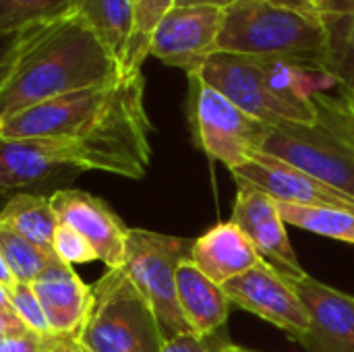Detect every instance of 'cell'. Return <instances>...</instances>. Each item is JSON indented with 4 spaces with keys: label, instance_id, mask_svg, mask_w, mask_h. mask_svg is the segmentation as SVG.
<instances>
[{
    "label": "cell",
    "instance_id": "cell-32",
    "mask_svg": "<svg viewBox=\"0 0 354 352\" xmlns=\"http://www.w3.org/2000/svg\"><path fill=\"white\" fill-rule=\"evenodd\" d=\"M29 330L23 326V322L8 311H0V340L2 338H10V336H23Z\"/></svg>",
    "mask_w": 354,
    "mask_h": 352
},
{
    "label": "cell",
    "instance_id": "cell-25",
    "mask_svg": "<svg viewBox=\"0 0 354 352\" xmlns=\"http://www.w3.org/2000/svg\"><path fill=\"white\" fill-rule=\"evenodd\" d=\"M68 2L71 0H0V33L56 19L68 10Z\"/></svg>",
    "mask_w": 354,
    "mask_h": 352
},
{
    "label": "cell",
    "instance_id": "cell-19",
    "mask_svg": "<svg viewBox=\"0 0 354 352\" xmlns=\"http://www.w3.org/2000/svg\"><path fill=\"white\" fill-rule=\"evenodd\" d=\"M68 10L81 15L93 29L97 39L127 75L131 37L135 29V2L133 0H71Z\"/></svg>",
    "mask_w": 354,
    "mask_h": 352
},
{
    "label": "cell",
    "instance_id": "cell-36",
    "mask_svg": "<svg viewBox=\"0 0 354 352\" xmlns=\"http://www.w3.org/2000/svg\"><path fill=\"white\" fill-rule=\"evenodd\" d=\"M52 352H79V346L75 344V342H68V340H56V344H54V349Z\"/></svg>",
    "mask_w": 354,
    "mask_h": 352
},
{
    "label": "cell",
    "instance_id": "cell-4",
    "mask_svg": "<svg viewBox=\"0 0 354 352\" xmlns=\"http://www.w3.org/2000/svg\"><path fill=\"white\" fill-rule=\"evenodd\" d=\"M315 120L270 127L261 151L354 197V116L344 98L315 91Z\"/></svg>",
    "mask_w": 354,
    "mask_h": 352
},
{
    "label": "cell",
    "instance_id": "cell-26",
    "mask_svg": "<svg viewBox=\"0 0 354 352\" xmlns=\"http://www.w3.org/2000/svg\"><path fill=\"white\" fill-rule=\"evenodd\" d=\"M10 305H12V311L15 315L23 322V326L37 334V336H52L50 334V328H48V322H46V313L41 309V303L39 299L35 297L31 284L27 282H17L10 290ZM54 338V336H52Z\"/></svg>",
    "mask_w": 354,
    "mask_h": 352
},
{
    "label": "cell",
    "instance_id": "cell-7",
    "mask_svg": "<svg viewBox=\"0 0 354 352\" xmlns=\"http://www.w3.org/2000/svg\"><path fill=\"white\" fill-rule=\"evenodd\" d=\"M189 77L187 118L195 145L228 170L261 151L270 127L255 120L197 75Z\"/></svg>",
    "mask_w": 354,
    "mask_h": 352
},
{
    "label": "cell",
    "instance_id": "cell-3",
    "mask_svg": "<svg viewBox=\"0 0 354 352\" xmlns=\"http://www.w3.org/2000/svg\"><path fill=\"white\" fill-rule=\"evenodd\" d=\"M330 35L324 19L274 0H236L224 6L218 52L295 62L324 73Z\"/></svg>",
    "mask_w": 354,
    "mask_h": 352
},
{
    "label": "cell",
    "instance_id": "cell-29",
    "mask_svg": "<svg viewBox=\"0 0 354 352\" xmlns=\"http://www.w3.org/2000/svg\"><path fill=\"white\" fill-rule=\"evenodd\" d=\"M27 29H17V31H6L0 33V91L12 71V64L17 60V54L23 46V39L27 35Z\"/></svg>",
    "mask_w": 354,
    "mask_h": 352
},
{
    "label": "cell",
    "instance_id": "cell-37",
    "mask_svg": "<svg viewBox=\"0 0 354 352\" xmlns=\"http://www.w3.org/2000/svg\"><path fill=\"white\" fill-rule=\"evenodd\" d=\"M342 98H344V102H346L348 110L353 112V116H354V87H351V89H342Z\"/></svg>",
    "mask_w": 354,
    "mask_h": 352
},
{
    "label": "cell",
    "instance_id": "cell-15",
    "mask_svg": "<svg viewBox=\"0 0 354 352\" xmlns=\"http://www.w3.org/2000/svg\"><path fill=\"white\" fill-rule=\"evenodd\" d=\"M309 313V330L299 340L307 352H354V297L309 274L290 282Z\"/></svg>",
    "mask_w": 354,
    "mask_h": 352
},
{
    "label": "cell",
    "instance_id": "cell-23",
    "mask_svg": "<svg viewBox=\"0 0 354 352\" xmlns=\"http://www.w3.org/2000/svg\"><path fill=\"white\" fill-rule=\"evenodd\" d=\"M324 23L330 35L324 73L340 83L342 89H351L354 87V12L348 17L324 19Z\"/></svg>",
    "mask_w": 354,
    "mask_h": 352
},
{
    "label": "cell",
    "instance_id": "cell-11",
    "mask_svg": "<svg viewBox=\"0 0 354 352\" xmlns=\"http://www.w3.org/2000/svg\"><path fill=\"white\" fill-rule=\"evenodd\" d=\"M230 172L239 187L261 191L278 203L328 207L354 214V197L270 154L257 151L249 162L232 168Z\"/></svg>",
    "mask_w": 354,
    "mask_h": 352
},
{
    "label": "cell",
    "instance_id": "cell-21",
    "mask_svg": "<svg viewBox=\"0 0 354 352\" xmlns=\"http://www.w3.org/2000/svg\"><path fill=\"white\" fill-rule=\"evenodd\" d=\"M278 212L286 224H292L297 228H303L326 239L354 245V214L351 212L328 207H301L288 203H278Z\"/></svg>",
    "mask_w": 354,
    "mask_h": 352
},
{
    "label": "cell",
    "instance_id": "cell-28",
    "mask_svg": "<svg viewBox=\"0 0 354 352\" xmlns=\"http://www.w3.org/2000/svg\"><path fill=\"white\" fill-rule=\"evenodd\" d=\"M274 2L299 10H307L319 19L348 17L354 12V0H274Z\"/></svg>",
    "mask_w": 354,
    "mask_h": 352
},
{
    "label": "cell",
    "instance_id": "cell-35",
    "mask_svg": "<svg viewBox=\"0 0 354 352\" xmlns=\"http://www.w3.org/2000/svg\"><path fill=\"white\" fill-rule=\"evenodd\" d=\"M0 311L15 313V311H12V305H10V295H8V288H4L2 284H0Z\"/></svg>",
    "mask_w": 354,
    "mask_h": 352
},
{
    "label": "cell",
    "instance_id": "cell-41",
    "mask_svg": "<svg viewBox=\"0 0 354 352\" xmlns=\"http://www.w3.org/2000/svg\"><path fill=\"white\" fill-rule=\"evenodd\" d=\"M133 2H137V0H133Z\"/></svg>",
    "mask_w": 354,
    "mask_h": 352
},
{
    "label": "cell",
    "instance_id": "cell-31",
    "mask_svg": "<svg viewBox=\"0 0 354 352\" xmlns=\"http://www.w3.org/2000/svg\"><path fill=\"white\" fill-rule=\"evenodd\" d=\"M160 352H216V344L209 338H197L195 334H183L164 342Z\"/></svg>",
    "mask_w": 354,
    "mask_h": 352
},
{
    "label": "cell",
    "instance_id": "cell-8",
    "mask_svg": "<svg viewBox=\"0 0 354 352\" xmlns=\"http://www.w3.org/2000/svg\"><path fill=\"white\" fill-rule=\"evenodd\" d=\"M191 75L203 79L243 112L268 127H276L282 122L309 124L317 116L315 110L301 108L282 98L270 85L261 60L253 56L216 52L201 64V68Z\"/></svg>",
    "mask_w": 354,
    "mask_h": 352
},
{
    "label": "cell",
    "instance_id": "cell-12",
    "mask_svg": "<svg viewBox=\"0 0 354 352\" xmlns=\"http://www.w3.org/2000/svg\"><path fill=\"white\" fill-rule=\"evenodd\" d=\"M222 290L230 305L284 330L292 340H301L309 330V313L295 286L266 261L222 284Z\"/></svg>",
    "mask_w": 354,
    "mask_h": 352
},
{
    "label": "cell",
    "instance_id": "cell-9",
    "mask_svg": "<svg viewBox=\"0 0 354 352\" xmlns=\"http://www.w3.org/2000/svg\"><path fill=\"white\" fill-rule=\"evenodd\" d=\"M66 170H95V162L66 139L0 135V195L29 193Z\"/></svg>",
    "mask_w": 354,
    "mask_h": 352
},
{
    "label": "cell",
    "instance_id": "cell-22",
    "mask_svg": "<svg viewBox=\"0 0 354 352\" xmlns=\"http://www.w3.org/2000/svg\"><path fill=\"white\" fill-rule=\"evenodd\" d=\"M0 253L15 280L27 284H31L56 259V253H48L35 247L33 243H29L27 239H23L21 234H17L15 230L2 224H0Z\"/></svg>",
    "mask_w": 354,
    "mask_h": 352
},
{
    "label": "cell",
    "instance_id": "cell-24",
    "mask_svg": "<svg viewBox=\"0 0 354 352\" xmlns=\"http://www.w3.org/2000/svg\"><path fill=\"white\" fill-rule=\"evenodd\" d=\"M174 6V0H137L135 2V29L131 37L127 75H139L145 58L149 56V41L153 29L162 21V17Z\"/></svg>",
    "mask_w": 354,
    "mask_h": 352
},
{
    "label": "cell",
    "instance_id": "cell-42",
    "mask_svg": "<svg viewBox=\"0 0 354 352\" xmlns=\"http://www.w3.org/2000/svg\"><path fill=\"white\" fill-rule=\"evenodd\" d=\"M79 352H81V351H79Z\"/></svg>",
    "mask_w": 354,
    "mask_h": 352
},
{
    "label": "cell",
    "instance_id": "cell-38",
    "mask_svg": "<svg viewBox=\"0 0 354 352\" xmlns=\"http://www.w3.org/2000/svg\"><path fill=\"white\" fill-rule=\"evenodd\" d=\"M224 349H226V352H259L247 349V346H241V344H230V342H224Z\"/></svg>",
    "mask_w": 354,
    "mask_h": 352
},
{
    "label": "cell",
    "instance_id": "cell-14",
    "mask_svg": "<svg viewBox=\"0 0 354 352\" xmlns=\"http://www.w3.org/2000/svg\"><path fill=\"white\" fill-rule=\"evenodd\" d=\"M58 224L83 234L108 270L124 266L129 228L100 197L81 189H58L50 195Z\"/></svg>",
    "mask_w": 354,
    "mask_h": 352
},
{
    "label": "cell",
    "instance_id": "cell-5",
    "mask_svg": "<svg viewBox=\"0 0 354 352\" xmlns=\"http://www.w3.org/2000/svg\"><path fill=\"white\" fill-rule=\"evenodd\" d=\"M164 336L153 309L124 268L106 270L91 286V307L77 338L81 352H160Z\"/></svg>",
    "mask_w": 354,
    "mask_h": 352
},
{
    "label": "cell",
    "instance_id": "cell-18",
    "mask_svg": "<svg viewBox=\"0 0 354 352\" xmlns=\"http://www.w3.org/2000/svg\"><path fill=\"white\" fill-rule=\"evenodd\" d=\"M176 295L183 317L197 338H212L226 326L230 301L222 286L203 276L191 259H185L176 272Z\"/></svg>",
    "mask_w": 354,
    "mask_h": 352
},
{
    "label": "cell",
    "instance_id": "cell-2",
    "mask_svg": "<svg viewBox=\"0 0 354 352\" xmlns=\"http://www.w3.org/2000/svg\"><path fill=\"white\" fill-rule=\"evenodd\" d=\"M124 79L120 66L87 21L64 15L29 25L12 71L0 91V118L41 102Z\"/></svg>",
    "mask_w": 354,
    "mask_h": 352
},
{
    "label": "cell",
    "instance_id": "cell-17",
    "mask_svg": "<svg viewBox=\"0 0 354 352\" xmlns=\"http://www.w3.org/2000/svg\"><path fill=\"white\" fill-rule=\"evenodd\" d=\"M191 261L203 276L222 286L259 266L261 257L249 237L239 228V224L230 220L216 224L199 239H195Z\"/></svg>",
    "mask_w": 354,
    "mask_h": 352
},
{
    "label": "cell",
    "instance_id": "cell-40",
    "mask_svg": "<svg viewBox=\"0 0 354 352\" xmlns=\"http://www.w3.org/2000/svg\"><path fill=\"white\" fill-rule=\"evenodd\" d=\"M232 2H236V0H224V6H228V4H232Z\"/></svg>",
    "mask_w": 354,
    "mask_h": 352
},
{
    "label": "cell",
    "instance_id": "cell-34",
    "mask_svg": "<svg viewBox=\"0 0 354 352\" xmlns=\"http://www.w3.org/2000/svg\"><path fill=\"white\" fill-rule=\"evenodd\" d=\"M197 4H214L224 8V0H174V6H197Z\"/></svg>",
    "mask_w": 354,
    "mask_h": 352
},
{
    "label": "cell",
    "instance_id": "cell-33",
    "mask_svg": "<svg viewBox=\"0 0 354 352\" xmlns=\"http://www.w3.org/2000/svg\"><path fill=\"white\" fill-rule=\"evenodd\" d=\"M0 284H2L4 288H8V290L17 284V280H15V276L10 274V270H8V266H6L2 253H0Z\"/></svg>",
    "mask_w": 354,
    "mask_h": 352
},
{
    "label": "cell",
    "instance_id": "cell-39",
    "mask_svg": "<svg viewBox=\"0 0 354 352\" xmlns=\"http://www.w3.org/2000/svg\"><path fill=\"white\" fill-rule=\"evenodd\" d=\"M216 352H226V349H224V342H222V344H216Z\"/></svg>",
    "mask_w": 354,
    "mask_h": 352
},
{
    "label": "cell",
    "instance_id": "cell-20",
    "mask_svg": "<svg viewBox=\"0 0 354 352\" xmlns=\"http://www.w3.org/2000/svg\"><path fill=\"white\" fill-rule=\"evenodd\" d=\"M0 224L15 230L35 247L54 253L58 218L50 205V197L35 193L12 195L0 212Z\"/></svg>",
    "mask_w": 354,
    "mask_h": 352
},
{
    "label": "cell",
    "instance_id": "cell-10",
    "mask_svg": "<svg viewBox=\"0 0 354 352\" xmlns=\"http://www.w3.org/2000/svg\"><path fill=\"white\" fill-rule=\"evenodd\" d=\"M222 21V6H172L153 29L149 56L191 75L218 52Z\"/></svg>",
    "mask_w": 354,
    "mask_h": 352
},
{
    "label": "cell",
    "instance_id": "cell-6",
    "mask_svg": "<svg viewBox=\"0 0 354 352\" xmlns=\"http://www.w3.org/2000/svg\"><path fill=\"white\" fill-rule=\"evenodd\" d=\"M193 243L174 234L129 228L122 268L153 309L164 340L193 334L176 295V272L185 259H191Z\"/></svg>",
    "mask_w": 354,
    "mask_h": 352
},
{
    "label": "cell",
    "instance_id": "cell-16",
    "mask_svg": "<svg viewBox=\"0 0 354 352\" xmlns=\"http://www.w3.org/2000/svg\"><path fill=\"white\" fill-rule=\"evenodd\" d=\"M31 288L41 303L50 334L60 340L77 342L91 307V286H87L68 263L56 257L31 282Z\"/></svg>",
    "mask_w": 354,
    "mask_h": 352
},
{
    "label": "cell",
    "instance_id": "cell-13",
    "mask_svg": "<svg viewBox=\"0 0 354 352\" xmlns=\"http://www.w3.org/2000/svg\"><path fill=\"white\" fill-rule=\"evenodd\" d=\"M232 222L249 237L261 261L276 270L284 280L297 282L307 276L286 232V222L278 212V203L261 191L239 187Z\"/></svg>",
    "mask_w": 354,
    "mask_h": 352
},
{
    "label": "cell",
    "instance_id": "cell-27",
    "mask_svg": "<svg viewBox=\"0 0 354 352\" xmlns=\"http://www.w3.org/2000/svg\"><path fill=\"white\" fill-rule=\"evenodd\" d=\"M54 253L62 263L75 266V263H89L95 261L97 255L91 247V243L79 234L75 228L66 224H58L54 234Z\"/></svg>",
    "mask_w": 354,
    "mask_h": 352
},
{
    "label": "cell",
    "instance_id": "cell-1",
    "mask_svg": "<svg viewBox=\"0 0 354 352\" xmlns=\"http://www.w3.org/2000/svg\"><path fill=\"white\" fill-rule=\"evenodd\" d=\"M151 133L141 73L0 118L2 137L73 141L91 156L97 172L124 178L145 176L151 162Z\"/></svg>",
    "mask_w": 354,
    "mask_h": 352
},
{
    "label": "cell",
    "instance_id": "cell-30",
    "mask_svg": "<svg viewBox=\"0 0 354 352\" xmlns=\"http://www.w3.org/2000/svg\"><path fill=\"white\" fill-rule=\"evenodd\" d=\"M58 338L52 336H37L27 332L23 336H10L0 340V352H52Z\"/></svg>",
    "mask_w": 354,
    "mask_h": 352
}]
</instances>
